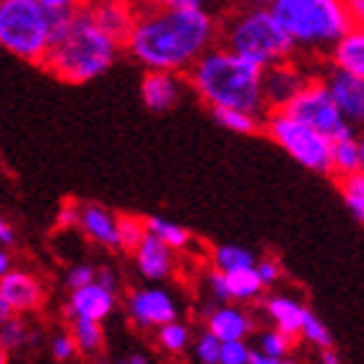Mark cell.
Listing matches in <instances>:
<instances>
[{
    "mask_svg": "<svg viewBox=\"0 0 364 364\" xmlns=\"http://www.w3.org/2000/svg\"><path fill=\"white\" fill-rule=\"evenodd\" d=\"M221 39V18L211 8L169 3L138 8L136 23L125 39V53L146 70H169L188 76L190 68Z\"/></svg>",
    "mask_w": 364,
    "mask_h": 364,
    "instance_id": "obj_1",
    "label": "cell"
},
{
    "mask_svg": "<svg viewBox=\"0 0 364 364\" xmlns=\"http://www.w3.org/2000/svg\"><path fill=\"white\" fill-rule=\"evenodd\" d=\"M122 50L125 45L94 21L84 3L76 11L58 14L53 50L42 68L63 84H89L112 68Z\"/></svg>",
    "mask_w": 364,
    "mask_h": 364,
    "instance_id": "obj_2",
    "label": "cell"
},
{
    "mask_svg": "<svg viewBox=\"0 0 364 364\" xmlns=\"http://www.w3.org/2000/svg\"><path fill=\"white\" fill-rule=\"evenodd\" d=\"M266 68L240 58L219 42L190 68L188 86L208 109H245L266 117Z\"/></svg>",
    "mask_w": 364,
    "mask_h": 364,
    "instance_id": "obj_3",
    "label": "cell"
},
{
    "mask_svg": "<svg viewBox=\"0 0 364 364\" xmlns=\"http://www.w3.org/2000/svg\"><path fill=\"white\" fill-rule=\"evenodd\" d=\"M273 16L287 29L304 60L328 58L357 21L346 0H273Z\"/></svg>",
    "mask_w": 364,
    "mask_h": 364,
    "instance_id": "obj_4",
    "label": "cell"
},
{
    "mask_svg": "<svg viewBox=\"0 0 364 364\" xmlns=\"http://www.w3.org/2000/svg\"><path fill=\"white\" fill-rule=\"evenodd\" d=\"M219 42L240 58L258 63L260 68L294 60L296 55L294 42L271 8L237 6L235 11H229L227 18H221Z\"/></svg>",
    "mask_w": 364,
    "mask_h": 364,
    "instance_id": "obj_5",
    "label": "cell"
},
{
    "mask_svg": "<svg viewBox=\"0 0 364 364\" xmlns=\"http://www.w3.org/2000/svg\"><path fill=\"white\" fill-rule=\"evenodd\" d=\"M60 11H50L37 0H0V45L23 63L45 65L55 42Z\"/></svg>",
    "mask_w": 364,
    "mask_h": 364,
    "instance_id": "obj_6",
    "label": "cell"
},
{
    "mask_svg": "<svg viewBox=\"0 0 364 364\" xmlns=\"http://www.w3.org/2000/svg\"><path fill=\"white\" fill-rule=\"evenodd\" d=\"M263 133L307 172L333 175V141L287 109L268 112L263 117Z\"/></svg>",
    "mask_w": 364,
    "mask_h": 364,
    "instance_id": "obj_7",
    "label": "cell"
},
{
    "mask_svg": "<svg viewBox=\"0 0 364 364\" xmlns=\"http://www.w3.org/2000/svg\"><path fill=\"white\" fill-rule=\"evenodd\" d=\"M287 112L299 117L302 122H307L310 128L320 130V133L328 136L331 141H341V138L357 133V130L346 122V117L341 114L333 94H331V89H328V84L323 81L320 73H315V76L304 84V89L296 94L294 102L287 107Z\"/></svg>",
    "mask_w": 364,
    "mask_h": 364,
    "instance_id": "obj_8",
    "label": "cell"
},
{
    "mask_svg": "<svg viewBox=\"0 0 364 364\" xmlns=\"http://www.w3.org/2000/svg\"><path fill=\"white\" fill-rule=\"evenodd\" d=\"M47 299L45 281L29 268H11L0 276V318H26L42 310Z\"/></svg>",
    "mask_w": 364,
    "mask_h": 364,
    "instance_id": "obj_9",
    "label": "cell"
},
{
    "mask_svg": "<svg viewBox=\"0 0 364 364\" xmlns=\"http://www.w3.org/2000/svg\"><path fill=\"white\" fill-rule=\"evenodd\" d=\"M125 315L141 331H159L180 320V304L175 294L161 287H141L130 289L125 294Z\"/></svg>",
    "mask_w": 364,
    "mask_h": 364,
    "instance_id": "obj_10",
    "label": "cell"
},
{
    "mask_svg": "<svg viewBox=\"0 0 364 364\" xmlns=\"http://www.w3.org/2000/svg\"><path fill=\"white\" fill-rule=\"evenodd\" d=\"M312 76H315V73H310V70L304 68L296 58H294V60L279 63V65H271V68H266V76H263L266 114L287 109V107L294 102L296 94L304 89V84H307Z\"/></svg>",
    "mask_w": 364,
    "mask_h": 364,
    "instance_id": "obj_11",
    "label": "cell"
},
{
    "mask_svg": "<svg viewBox=\"0 0 364 364\" xmlns=\"http://www.w3.org/2000/svg\"><path fill=\"white\" fill-rule=\"evenodd\" d=\"M320 76L328 84L331 94H333L336 105H338L341 114L346 117V122L357 133L364 130V78L343 73V70L331 68V65L320 70Z\"/></svg>",
    "mask_w": 364,
    "mask_h": 364,
    "instance_id": "obj_12",
    "label": "cell"
},
{
    "mask_svg": "<svg viewBox=\"0 0 364 364\" xmlns=\"http://www.w3.org/2000/svg\"><path fill=\"white\" fill-rule=\"evenodd\" d=\"M205 331H211L221 341H247L255 333V315L245 304H213L205 310Z\"/></svg>",
    "mask_w": 364,
    "mask_h": 364,
    "instance_id": "obj_13",
    "label": "cell"
},
{
    "mask_svg": "<svg viewBox=\"0 0 364 364\" xmlns=\"http://www.w3.org/2000/svg\"><path fill=\"white\" fill-rule=\"evenodd\" d=\"M117 310V291L102 287L99 281L89 287L73 289L65 299V318L68 320H94L102 323Z\"/></svg>",
    "mask_w": 364,
    "mask_h": 364,
    "instance_id": "obj_14",
    "label": "cell"
},
{
    "mask_svg": "<svg viewBox=\"0 0 364 364\" xmlns=\"http://www.w3.org/2000/svg\"><path fill=\"white\" fill-rule=\"evenodd\" d=\"M260 312L263 318L268 320L271 328H279L281 333L291 336V338H299L302 336L304 318L310 307L299 299L296 294H289V291H271L260 299Z\"/></svg>",
    "mask_w": 364,
    "mask_h": 364,
    "instance_id": "obj_15",
    "label": "cell"
},
{
    "mask_svg": "<svg viewBox=\"0 0 364 364\" xmlns=\"http://www.w3.org/2000/svg\"><path fill=\"white\" fill-rule=\"evenodd\" d=\"M78 232L102 250H120V213L99 203H81Z\"/></svg>",
    "mask_w": 364,
    "mask_h": 364,
    "instance_id": "obj_16",
    "label": "cell"
},
{
    "mask_svg": "<svg viewBox=\"0 0 364 364\" xmlns=\"http://www.w3.org/2000/svg\"><path fill=\"white\" fill-rule=\"evenodd\" d=\"M188 78L182 73H169V70H146L141 78V99L151 112H169L180 105L185 94Z\"/></svg>",
    "mask_w": 364,
    "mask_h": 364,
    "instance_id": "obj_17",
    "label": "cell"
},
{
    "mask_svg": "<svg viewBox=\"0 0 364 364\" xmlns=\"http://www.w3.org/2000/svg\"><path fill=\"white\" fill-rule=\"evenodd\" d=\"M133 266H136L138 276L149 284H159L175 276L177 271V252L172 247L156 240L154 235H146L144 242L133 250Z\"/></svg>",
    "mask_w": 364,
    "mask_h": 364,
    "instance_id": "obj_18",
    "label": "cell"
},
{
    "mask_svg": "<svg viewBox=\"0 0 364 364\" xmlns=\"http://www.w3.org/2000/svg\"><path fill=\"white\" fill-rule=\"evenodd\" d=\"M94 16V21L102 26V29L114 37L117 42L125 45L133 23H136L138 16V6L133 0H97V3H86Z\"/></svg>",
    "mask_w": 364,
    "mask_h": 364,
    "instance_id": "obj_19",
    "label": "cell"
},
{
    "mask_svg": "<svg viewBox=\"0 0 364 364\" xmlns=\"http://www.w3.org/2000/svg\"><path fill=\"white\" fill-rule=\"evenodd\" d=\"M326 65L364 78V26H354L326 58Z\"/></svg>",
    "mask_w": 364,
    "mask_h": 364,
    "instance_id": "obj_20",
    "label": "cell"
},
{
    "mask_svg": "<svg viewBox=\"0 0 364 364\" xmlns=\"http://www.w3.org/2000/svg\"><path fill=\"white\" fill-rule=\"evenodd\" d=\"M364 172V136L351 133V136L333 141V177L343 180V177L359 175Z\"/></svg>",
    "mask_w": 364,
    "mask_h": 364,
    "instance_id": "obj_21",
    "label": "cell"
},
{
    "mask_svg": "<svg viewBox=\"0 0 364 364\" xmlns=\"http://www.w3.org/2000/svg\"><path fill=\"white\" fill-rule=\"evenodd\" d=\"M227 291L229 302L235 304H250L260 302L266 296V284L258 276V268H242V271L227 273Z\"/></svg>",
    "mask_w": 364,
    "mask_h": 364,
    "instance_id": "obj_22",
    "label": "cell"
},
{
    "mask_svg": "<svg viewBox=\"0 0 364 364\" xmlns=\"http://www.w3.org/2000/svg\"><path fill=\"white\" fill-rule=\"evenodd\" d=\"M146 232L154 235L156 240H161L175 252H185L193 247V235L188 229L172 219H164V216H146Z\"/></svg>",
    "mask_w": 364,
    "mask_h": 364,
    "instance_id": "obj_23",
    "label": "cell"
},
{
    "mask_svg": "<svg viewBox=\"0 0 364 364\" xmlns=\"http://www.w3.org/2000/svg\"><path fill=\"white\" fill-rule=\"evenodd\" d=\"M255 263H258L255 252L242 247V245H216V247L208 252V266L219 268V271H224V273L252 268Z\"/></svg>",
    "mask_w": 364,
    "mask_h": 364,
    "instance_id": "obj_24",
    "label": "cell"
},
{
    "mask_svg": "<svg viewBox=\"0 0 364 364\" xmlns=\"http://www.w3.org/2000/svg\"><path fill=\"white\" fill-rule=\"evenodd\" d=\"M211 117L224 130H232L237 136H252L263 133V114L245 112V109H211Z\"/></svg>",
    "mask_w": 364,
    "mask_h": 364,
    "instance_id": "obj_25",
    "label": "cell"
},
{
    "mask_svg": "<svg viewBox=\"0 0 364 364\" xmlns=\"http://www.w3.org/2000/svg\"><path fill=\"white\" fill-rule=\"evenodd\" d=\"M68 331L76 338L78 354L91 357L102 349L105 343V333H102V323H94V320H68Z\"/></svg>",
    "mask_w": 364,
    "mask_h": 364,
    "instance_id": "obj_26",
    "label": "cell"
},
{
    "mask_svg": "<svg viewBox=\"0 0 364 364\" xmlns=\"http://www.w3.org/2000/svg\"><path fill=\"white\" fill-rule=\"evenodd\" d=\"M338 193H341L343 205L359 224H364V172L338 180Z\"/></svg>",
    "mask_w": 364,
    "mask_h": 364,
    "instance_id": "obj_27",
    "label": "cell"
},
{
    "mask_svg": "<svg viewBox=\"0 0 364 364\" xmlns=\"http://www.w3.org/2000/svg\"><path fill=\"white\" fill-rule=\"evenodd\" d=\"M190 338H193V333H190V328L182 320H175V323L156 331V343L167 354H182L190 346Z\"/></svg>",
    "mask_w": 364,
    "mask_h": 364,
    "instance_id": "obj_28",
    "label": "cell"
},
{
    "mask_svg": "<svg viewBox=\"0 0 364 364\" xmlns=\"http://www.w3.org/2000/svg\"><path fill=\"white\" fill-rule=\"evenodd\" d=\"M255 341H258V346L255 349L263 351V354H268V357H276V359H287L289 351H291V343H294V338L287 333H281L279 328H266V331H260L258 336H255Z\"/></svg>",
    "mask_w": 364,
    "mask_h": 364,
    "instance_id": "obj_29",
    "label": "cell"
},
{
    "mask_svg": "<svg viewBox=\"0 0 364 364\" xmlns=\"http://www.w3.org/2000/svg\"><path fill=\"white\" fill-rule=\"evenodd\" d=\"M31 341V328L23 318H8L0 328V343L6 351H18Z\"/></svg>",
    "mask_w": 364,
    "mask_h": 364,
    "instance_id": "obj_30",
    "label": "cell"
},
{
    "mask_svg": "<svg viewBox=\"0 0 364 364\" xmlns=\"http://www.w3.org/2000/svg\"><path fill=\"white\" fill-rule=\"evenodd\" d=\"M146 232V219H138V216H128V213H120V250L133 255L138 245L144 242Z\"/></svg>",
    "mask_w": 364,
    "mask_h": 364,
    "instance_id": "obj_31",
    "label": "cell"
},
{
    "mask_svg": "<svg viewBox=\"0 0 364 364\" xmlns=\"http://www.w3.org/2000/svg\"><path fill=\"white\" fill-rule=\"evenodd\" d=\"M299 338L307 341V343H312V346H318L320 351L333 349V336H331V328H328L312 310L307 312V318H304L302 336H299Z\"/></svg>",
    "mask_w": 364,
    "mask_h": 364,
    "instance_id": "obj_32",
    "label": "cell"
},
{
    "mask_svg": "<svg viewBox=\"0 0 364 364\" xmlns=\"http://www.w3.org/2000/svg\"><path fill=\"white\" fill-rule=\"evenodd\" d=\"M97 263H76V266H70L63 276V287L73 291V289H81V287H89L97 281Z\"/></svg>",
    "mask_w": 364,
    "mask_h": 364,
    "instance_id": "obj_33",
    "label": "cell"
},
{
    "mask_svg": "<svg viewBox=\"0 0 364 364\" xmlns=\"http://www.w3.org/2000/svg\"><path fill=\"white\" fill-rule=\"evenodd\" d=\"M221 346H224L221 338H216L211 331H203L196 338V357L200 359V364H219Z\"/></svg>",
    "mask_w": 364,
    "mask_h": 364,
    "instance_id": "obj_34",
    "label": "cell"
},
{
    "mask_svg": "<svg viewBox=\"0 0 364 364\" xmlns=\"http://www.w3.org/2000/svg\"><path fill=\"white\" fill-rule=\"evenodd\" d=\"M50 354H53L58 362H70V359L78 354V346H76V338L70 331H60V333H55L50 338Z\"/></svg>",
    "mask_w": 364,
    "mask_h": 364,
    "instance_id": "obj_35",
    "label": "cell"
},
{
    "mask_svg": "<svg viewBox=\"0 0 364 364\" xmlns=\"http://www.w3.org/2000/svg\"><path fill=\"white\" fill-rule=\"evenodd\" d=\"M250 343L247 341H227L221 346V359L219 364H250L252 359Z\"/></svg>",
    "mask_w": 364,
    "mask_h": 364,
    "instance_id": "obj_36",
    "label": "cell"
},
{
    "mask_svg": "<svg viewBox=\"0 0 364 364\" xmlns=\"http://www.w3.org/2000/svg\"><path fill=\"white\" fill-rule=\"evenodd\" d=\"M255 268H258V276L263 279L266 289L276 287V284H281V279H284V266H281V260L273 258V255H263V258H258Z\"/></svg>",
    "mask_w": 364,
    "mask_h": 364,
    "instance_id": "obj_37",
    "label": "cell"
},
{
    "mask_svg": "<svg viewBox=\"0 0 364 364\" xmlns=\"http://www.w3.org/2000/svg\"><path fill=\"white\" fill-rule=\"evenodd\" d=\"M78 211H81V203H73V200H65V203L58 208L55 213V224L60 229L78 227Z\"/></svg>",
    "mask_w": 364,
    "mask_h": 364,
    "instance_id": "obj_38",
    "label": "cell"
},
{
    "mask_svg": "<svg viewBox=\"0 0 364 364\" xmlns=\"http://www.w3.org/2000/svg\"><path fill=\"white\" fill-rule=\"evenodd\" d=\"M97 281L102 284V287L112 289V291H117V287H120L117 271H114L112 266H99V268H97Z\"/></svg>",
    "mask_w": 364,
    "mask_h": 364,
    "instance_id": "obj_39",
    "label": "cell"
},
{
    "mask_svg": "<svg viewBox=\"0 0 364 364\" xmlns=\"http://www.w3.org/2000/svg\"><path fill=\"white\" fill-rule=\"evenodd\" d=\"M37 3H42L50 11H76V8L84 6L86 0H37Z\"/></svg>",
    "mask_w": 364,
    "mask_h": 364,
    "instance_id": "obj_40",
    "label": "cell"
},
{
    "mask_svg": "<svg viewBox=\"0 0 364 364\" xmlns=\"http://www.w3.org/2000/svg\"><path fill=\"white\" fill-rule=\"evenodd\" d=\"M0 245H3V247H11V245H16L14 224H11L8 219L0 221Z\"/></svg>",
    "mask_w": 364,
    "mask_h": 364,
    "instance_id": "obj_41",
    "label": "cell"
},
{
    "mask_svg": "<svg viewBox=\"0 0 364 364\" xmlns=\"http://www.w3.org/2000/svg\"><path fill=\"white\" fill-rule=\"evenodd\" d=\"M346 3H349V11L357 26H364V0H346Z\"/></svg>",
    "mask_w": 364,
    "mask_h": 364,
    "instance_id": "obj_42",
    "label": "cell"
},
{
    "mask_svg": "<svg viewBox=\"0 0 364 364\" xmlns=\"http://www.w3.org/2000/svg\"><path fill=\"white\" fill-rule=\"evenodd\" d=\"M161 3H169V6H185V8H208L211 0H161Z\"/></svg>",
    "mask_w": 364,
    "mask_h": 364,
    "instance_id": "obj_43",
    "label": "cell"
},
{
    "mask_svg": "<svg viewBox=\"0 0 364 364\" xmlns=\"http://www.w3.org/2000/svg\"><path fill=\"white\" fill-rule=\"evenodd\" d=\"M320 364H341V357L336 349H323L320 351Z\"/></svg>",
    "mask_w": 364,
    "mask_h": 364,
    "instance_id": "obj_44",
    "label": "cell"
},
{
    "mask_svg": "<svg viewBox=\"0 0 364 364\" xmlns=\"http://www.w3.org/2000/svg\"><path fill=\"white\" fill-rule=\"evenodd\" d=\"M250 364H281V359H276V357H268V354H263V351H252V359H250Z\"/></svg>",
    "mask_w": 364,
    "mask_h": 364,
    "instance_id": "obj_45",
    "label": "cell"
},
{
    "mask_svg": "<svg viewBox=\"0 0 364 364\" xmlns=\"http://www.w3.org/2000/svg\"><path fill=\"white\" fill-rule=\"evenodd\" d=\"M11 268H14V258L8 255V247H3V252H0V276L8 273Z\"/></svg>",
    "mask_w": 364,
    "mask_h": 364,
    "instance_id": "obj_46",
    "label": "cell"
},
{
    "mask_svg": "<svg viewBox=\"0 0 364 364\" xmlns=\"http://www.w3.org/2000/svg\"><path fill=\"white\" fill-rule=\"evenodd\" d=\"M237 6H247V8H268L273 0H235Z\"/></svg>",
    "mask_w": 364,
    "mask_h": 364,
    "instance_id": "obj_47",
    "label": "cell"
},
{
    "mask_svg": "<svg viewBox=\"0 0 364 364\" xmlns=\"http://www.w3.org/2000/svg\"><path fill=\"white\" fill-rule=\"evenodd\" d=\"M125 364H149V359H146V354H130L128 359H125Z\"/></svg>",
    "mask_w": 364,
    "mask_h": 364,
    "instance_id": "obj_48",
    "label": "cell"
},
{
    "mask_svg": "<svg viewBox=\"0 0 364 364\" xmlns=\"http://www.w3.org/2000/svg\"><path fill=\"white\" fill-rule=\"evenodd\" d=\"M133 3L141 8V6H154V3H161V0H133Z\"/></svg>",
    "mask_w": 364,
    "mask_h": 364,
    "instance_id": "obj_49",
    "label": "cell"
},
{
    "mask_svg": "<svg viewBox=\"0 0 364 364\" xmlns=\"http://www.w3.org/2000/svg\"><path fill=\"white\" fill-rule=\"evenodd\" d=\"M281 364H299V362H294V359H289V357H287V359H281Z\"/></svg>",
    "mask_w": 364,
    "mask_h": 364,
    "instance_id": "obj_50",
    "label": "cell"
},
{
    "mask_svg": "<svg viewBox=\"0 0 364 364\" xmlns=\"http://www.w3.org/2000/svg\"><path fill=\"white\" fill-rule=\"evenodd\" d=\"M86 3H97V0H86Z\"/></svg>",
    "mask_w": 364,
    "mask_h": 364,
    "instance_id": "obj_51",
    "label": "cell"
},
{
    "mask_svg": "<svg viewBox=\"0 0 364 364\" xmlns=\"http://www.w3.org/2000/svg\"><path fill=\"white\" fill-rule=\"evenodd\" d=\"M99 364H107V362H99Z\"/></svg>",
    "mask_w": 364,
    "mask_h": 364,
    "instance_id": "obj_52",
    "label": "cell"
},
{
    "mask_svg": "<svg viewBox=\"0 0 364 364\" xmlns=\"http://www.w3.org/2000/svg\"><path fill=\"white\" fill-rule=\"evenodd\" d=\"M122 364H125V362H122Z\"/></svg>",
    "mask_w": 364,
    "mask_h": 364,
    "instance_id": "obj_53",
    "label": "cell"
}]
</instances>
